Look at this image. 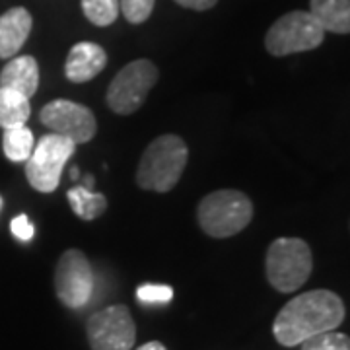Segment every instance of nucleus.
<instances>
[{
  "label": "nucleus",
  "instance_id": "obj_10",
  "mask_svg": "<svg viewBox=\"0 0 350 350\" xmlns=\"http://www.w3.org/2000/svg\"><path fill=\"white\" fill-rule=\"evenodd\" d=\"M39 119L49 131L72 140L76 146L90 142L98 131L94 111L70 100L49 101L39 113Z\"/></svg>",
  "mask_w": 350,
  "mask_h": 350
},
{
  "label": "nucleus",
  "instance_id": "obj_18",
  "mask_svg": "<svg viewBox=\"0 0 350 350\" xmlns=\"http://www.w3.org/2000/svg\"><path fill=\"white\" fill-rule=\"evenodd\" d=\"M82 12L94 25H111L119 16V0H82Z\"/></svg>",
  "mask_w": 350,
  "mask_h": 350
},
{
  "label": "nucleus",
  "instance_id": "obj_9",
  "mask_svg": "<svg viewBox=\"0 0 350 350\" xmlns=\"http://www.w3.org/2000/svg\"><path fill=\"white\" fill-rule=\"evenodd\" d=\"M88 342L92 350H131L137 327L125 306H109L88 319Z\"/></svg>",
  "mask_w": 350,
  "mask_h": 350
},
{
  "label": "nucleus",
  "instance_id": "obj_1",
  "mask_svg": "<svg viewBox=\"0 0 350 350\" xmlns=\"http://www.w3.org/2000/svg\"><path fill=\"white\" fill-rule=\"evenodd\" d=\"M345 319V306L331 290L304 292L278 312L273 325L275 338L284 347L301 345L306 338L335 331Z\"/></svg>",
  "mask_w": 350,
  "mask_h": 350
},
{
  "label": "nucleus",
  "instance_id": "obj_16",
  "mask_svg": "<svg viewBox=\"0 0 350 350\" xmlns=\"http://www.w3.org/2000/svg\"><path fill=\"white\" fill-rule=\"evenodd\" d=\"M31 115L29 100L16 94L8 88H0V126L12 129V126L25 125V121Z\"/></svg>",
  "mask_w": 350,
  "mask_h": 350
},
{
  "label": "nucleus",
  "instance_id": "obj_26",
  "mask_svg": "<svg viewBox=\"0 0 350 350\" xmlns=\"http://www.w3.org/2000/svg\"><path fill=\"white\" fill-rule=\"evenodd\" d=\"M70 177H72V179H78V177H80V170H78V167H72V170H70Z\"/></svg>",
  "mask_w": 350,
  "mask_h": 350
},
{
  "label": "nucleus",
  "instance_id": "obj_7",
  "mask_svg": "<svg viewBox=\"0 0 350 350\" xmlns=\"http://www.w3.org/2000/svg\"><path fill=\"white\" fill-rule=\"evenodd\" d=\"M160 78L158 66L148 59H138L121 68L107 88V105L117 115H133L138 111L150 90Z\"/></svg>",
  "mask_w": 350,
  "mask_h": 350
},
{
  "label": "nucleus",
  "instance_id": "obj_17",
  "mask_svg": "<svg viewBox=\"0 0 350 350\" xmlns=\"http://www.w3.org/2000/svg\"><path fill=\"white\" fill-rule=\"evenodd\" d=\"M36 146V138L33 133L25 125L12 126V129H4V137H2V150L4 156L16 163H24Z\"/></svg>",
  "mask_w": 350,
  "mask_h": 350
},
{
  "label": "nucleus",
  "instance_id": "obj_8",
  "mask_svg": "<svg viewBox=\"0 0 350 350\" xmlns=\"http://www.w3.org/2000/svg\"><path fill=\"white\" fill-rule=\"evenodd\" d=\"M55 292L66 308H84L94 294V271L88 257L78 250L61 255L55 269Z\"/></svg>",
  "mask_w": 350,
  "mask_h": 350
},
{
  "label": "nucleus",
  "instance_id": "obj_13",
  "mask_svg": "<svg viewBox=\"0 0 350 350\" xmlns=\"http://www.w3.org/2000/svg\"><path fill=\"white\" fill-rule=\"evenodd\" d=\"M39 86V66L31 55L12 57L0 72V88H8L16 94L31 100Z\"/></svg>",
  "mask_w": 350,
  "mask_h": 350
},
{
  "label": "nucleus",
  "instance_id": "obj_20",
  "mask_svg": "<svg viewBox=\"0 0 350 350\" xmlns=\"http://www.w3.org/2000/svg\"><path fill=\"white\" fill-rule=\"evenodd\" d=\"M156 0H119V10L129 24H144L150 18Z\"/></svg>",
  "mask_w": 350,
  "mask_h": 350
},
{
  "label": "nucleus",
  "instance_id": "obj_11",
  "mask_svg": "<svg viewBox=\"0 0 350 350\" xmlns=\"http://www.w3.org/2000/svg\"><path fill=\"white\" fill-rule=\"evenodd\" d=\"M105 64H107V53L103 47L92 41H80L68 51L64 75L75 84H84L100 75Z\"/></svg>",
  "mask_w": 350,
  "mask_h": 350
},
{
  "label": "nucleus",
  "instance_id": "obj_27",
  "mask_svg": "<svg viewBox=\"0 0 350 350\" xmlns=\"http://www.w3.org/2000/svg\"><path fill=\"white\" fill-rule=\"evenodd\" d=\"M0 206H2V199H0Z\"/></svg>",
  "mask_w": 350,
  "mask_h": 350
},
{
  "label": "nucleus",
  "instance_id": "obj_2",
  "mask_svg": "<svg viewBox=\"0 0 350 350\" xmlns=\"http://www.w3.org/2000/svg\"><path fill=\"white\" fill-rule=\"evenodd\" d=\"M189 148L177 135H162L152 140L137 167V183L144 191L167 193L177 185L187 167Z\"/></svg>",
  "mask_w": 350,
  "mask_h": 350
},
{
  "label": "nucleus",
  "instance_id": "obj_21",
  "mask_svg": "<svg viewBox=\"0 0 350 350\" xmlns=\"http://www.w3.org/2000/svg\"><path fill=\"white\" fill-rule=\"evenodd\" d=\"M137 298L144 304H165L174 298V288L165 284H142L138 286Z\"/></svg>",
  "mask_w": 350,
  "mask_h": 350
},
{
  "label": "nucleus",
  "instance_id": "obj_24",
  "mask_svg": "<svg viewBox=\"0 0 350 350\" xmlns=\"http://www.w3.org/2000/svg\"><path fill=\"white\" fill-rule=\"evenodd\" d=\"M138 350H165L162 342H158V340H152V342H146V345H142Z\"/></svg>",
  "mask_w": 350,
  "mask_h": 350
},
{
  "label": "nucleus",
  "instance_id": "obj_6",
  "mask_svg": "<svg viewBox=\"0 0 350 350\" xmlns=\"http://www.w3.org/2000/svg\"><path fill=\"white\" fill-rule=\"evenodd\" d=\"M76 144L57 133H49L33 146L31 156L25 160L27 183L39 193H53L61 183L66 162L72 158Z\"/></svg>",
  "mask_w": 350,
  "mask_h": 350
},
{
  "label": "nucleus",
  "instance_id": "obj_4",
  "mask_svg": "<svg viewBox=\"0 0 350 350\" xmlns=\"http://www.w3.org/2000/svg\"><path fill=\"white\" fill-rule=\"evenodd\" d=\"M267 278L271 286L288 294L306 284L313 271L310 245L300 238H278L267 251Z\"/></svg>",
  "mask_w": 350,
  "mask_h": 350
},
{
  "label": "nucleus",
  "instance_id": "obj_3",
  "mask_svg": "<svg viewBox=\"0 0 350 350\" xmlns=\"http://www.w3.org/2000/svg\"><path fill=\"white\" fill-rule=\"evenodd\" d=\"M197 220L202 232L211 238H232L253 220V202L241 191L220 189L200 200Z\"/></svg>",
  "mask_w": 350,
  "mask_h": 350
},
{
  "label": "nucleus",
  "instance_id": "obj_22",
  "mask_svg": "<svg viewBox=\"0 0 350 350\" xmlns=\"http://www.w3.org/2000/svg\"><path fill=\"white\" fill-rule=\"evenodd\" d=\"M10 230H12L14 236L18 239H22V241H29V239L33 238V234H36V228H33V224L29 222V218L25 214H20V216L14 218L12 224H10Z\"/></svg>",
  "mask_w": 350,
  "mask_h": 350
},
{
  "label": "nucleus",
  "instance_id": "obj_19",
  "mask_svg": "<svg viewBox=\"0 0 350 350\" xmlns=\"http://www.w3.org/2000/svg\"><path fill=\"white\" fill-rule=\"evenodd\" d=\"M301 350H350V340L342 333L325 331V333L306 338L301 342Z\"/></svg>",
  "mask_w": 350,
  "mask_h": 350
},
{
  "label": "nucleus",
  "instance_id": "obj_12",
  "mask_svg": "<svg viewBox=\"0 0 350 350\" xmlns=\"http://www.w3.org/2000/svg\"><path fill=\"white\" fill-rule=\"evenodd\" d=\"M33 18L24 6H14L0 16V59H12L31 33Z\"/></svg>",
  "mask_w": 350,
  "mask_h": 350
},
{
  "label": "nucleus",
  "instance_id": "obj_23",
  "mask_svg": "<svg viewBox=\"0 0 350 350\" xmlns=\"http://www.w3.org/2000/svg\"><path fill=\"white\" fill-rule=\"evenodd\" d=\"M175 2L183 8H189V10L204 12V10H211L213 6H216L218 0H175Z\"/></svg>",
  "mask_w": 350,
  "mask_h": 350
},
{
  "label": "nucleus",
  "instance_id": "obj_14",
  "mask_svg": "<svg viewBox=\"0 0 350 350\" xmlns=\"http://www.w3.org/2000/svg\"><path fill=\"white\" fill-rule=\"evenodd\" d=\"M310 14L323 31L340 36L350 31V0H310Z\"/></svg>",
  "mask_w": 350,
  "mask_h": 350
},
{
  "label": "nucleus",
  "instance_id": "obj_5",
  "mask_svg": "<svg viewBox=\"0 0 350 350\" xmlns=\"http://www.w3.org/2000/svg\"><path fill=\"white\" fill-rule=\"evenodd\" d=\"M325 39L323 27L310 12L294 10L278 18L265 36V47L273 57H288L317 49Z\"/></svg>",
  "mask_w": 350,
  "mask_h": 350
},
{
  "label": "nucleus",
  "instance_id": "obj_25",
  "mask_svg": "<svg viewBox=\"0 0 350 350\" xmlns=\"http://www.w3.org/2000/svg\"><path fill=\"white\" fill-rule=\"evenodd\" d=\"M94 183H96V179H94V175H84V185L82 187L88 189V191H94Z\"/></svg>",
  "mask_w": 350,
  "mask_h": 350
},
{
  "label": "nucleus",
  "instance_id": "obj_15",
  "mask_svg": "<svg viewBox=\"0 0 350 350\" xmlns=\"http://www.w3.org/2000/svg\"><path fill=\"white\" fill-rule=\"evenodd\" d=\"M68 202L72 206V213L82 218V220H96L101 214L107 211V199L103 193H96V191H88L82 185L72 187L68 193Z\"/></svg>",
  "mask_w": 350,
  "mask_h": 350
}]
</instances>
